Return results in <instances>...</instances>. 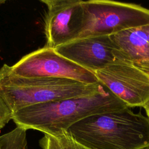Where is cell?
Instances as JSON below:
<instances>
[{
    "instance_id": "cell-15",
    "label": "cell",
    "mask_w": 149,
    "mask_h": 149,
    "mask_svg": "<svg viewBox=\"0 0 149 149\" xmlns=\"http://www.w3.org/2000/svg\"><path fill=\"white\" fill-rule=\"evenodd\" d=\"M144 109H145L146 112V114L147 115V117L149 119V101L147 102L143 107Z\"/></svg>"
},
{
    "instance_id": "cell-16",
    "label": "cell",
    "mask_w": 149,
    "mask_h": 149,
    "mask_svg": "<svg viewBox=\"0 0 149 149\" xmlns=\"http://www.w3.org/2000/svg\"><path fill=\"white\" fill-rule=\"evenodd\" d=\"M5 3V1H4V0H0V5H1V4H3V3Z\"/></svg>"
},
{
    "instance_id": "cell-10",
    "label": "cell",
    "mask_w": 149,
    "mask_h": 149,
    "mask_svg": "<svg viewBox=\"0 0 149 149\" xmlns=\"http://www.w3.org/2000/svg\"><path fill=\"white\" fill-rule=\"evenodd\" d=\"M26 132L25 129L16 126L0 136V149H28Z\"/></svg>"
},
{
    "instance_id": "cell-17",
    "label": "cell",
    "mask_w": 149,
    "mask_h": 149,
    "mask_svg": "<svg viewBox=\"0 0 149 149\" xmlns=\"http://www.w3.org/2000/svg\"><path fill=\"white\" fill-rule=\"evenodd\" d=\"M140 149H149V146H147V147H143Z\"/></svg>"
},
{
    "instance_id": "cell-6",
    "label": "cell",
    "mask_w": 149,
    "mask_h": 149,
    "mask_svg": "<svg viewBox=\"0 0 149 149\" xmlns=\"http://www.w3.org/2000/svg\"><path fill=\"white\" fill-rule=\"evenodd\" d=\"M94 74L128 107H143L149 101V75L132 65L116 59Z\"/></svg>"
},
{
    "instance_id": "cell-8",
    "label": "cell",
    "mask_w": 149,
    "mask_h": 149,
    "mask_svg": "<svg viewBox=\"0 0 149 149\" xmlns=\"http://www.w3.org/2000/svg\"><path fill=\"white\" fill-rule=\"evenodd\" d=\"M116 48L110 36H88L60 45L55 51L60 55L94 73L113 63Z\"/></svg>"
},
{
    "instance_id": "cell-14",
    "label": "cell",
    "mask_w": 149,
    "mask_h": 149,
    "mask_svg": "<svg viewBox=\"0 0 149 149\" xmlns=\"http://www.w3.org/2000/svg\"><path fill=\"white\" fill-rule=\"evenodd\" d=\"M140 31L144 34L147 41L149 42V24L139 27Z\"/></svg>"
},
{
    "instance_id": "cell-5",
    "label": "cell",
    "mask_w": 149,
    "mask_h": 149,
    "mask_svg": "<svg viewBox=\"0 0 149 149\" xmlns=\"http://www.w3.org/2000/svg\"><path fill=\"white\" fill-rule=\"evenodd\" d=\"M10 69L15 74L31 78H61L86 84L100 83L94 73L44 47L22 57Z\"/></svg>"
},
{
    "instance_id": "cell-3",
    "label": "cell",
    "mask_w": 149,
    "mask_h": 149,
    "mask_svg": "<svg viewBox=\"0 0 149 149\" xmlns=\"http://www.w3.org/2000/svg\"><path fill=\"white\" fill-rule=\"evenodd\" d=\"M105 86L61 78H31L18 76L10 66L0 68V94L11 112L38 104L92 95Z\"/></svg>"
},
{
    "instance_id": "cell-11",
    "label": "cell",
    "mask_w": 149,
    "mask_h": 149,
    "mask_svg": "<svg viewBox=\"0 0 149 149\" xmlns=\"http://www.w3.org/2000/svg\"><path fill=\"white\" fill-rule=\"evenodd\" d=\"M39 144L42 149H65L59 135L44 134V136L40 140Z\"/></svg>"
},
{
    "instance_id": "cell-1",
    "label": "cell",
    "mask_w": 149,
    "mask_h": 149,
    "mask_svg": "<svg viewBox=\"0 0 149 149\" xmlns=\"http://www.w3.org/2000/svg\"><path fill=\"white\" fill-rule=\"evenodd\" d=\"M105 86L97 93L31 105L12 113L17 126L53 136L88 116L127 108Z\"/></svg>"
},
{
    "instance_id": "cell-12",
    "label": "cell",
    "mask_w": 149,
    "mask_h": 149,
    "mask_svg": "<svg viewBox=\"0 0 149 149\" xmlns=\"http://www.w3.org/2000/svg\"><path fill=\"white\" fill-rule=\"evenodd\" d=\"M11 119H12V112L0 94V129L3 128Z\"/></svg>"
},
{
    "instance_id": "cell-7",
    "label": "cell",
    "mask_w": 149,
    "mask_h": 149,
    "mask_svg": "<svg viewBox=\"0 0 149 149\" xmlns=\"http://www.w3.org/2000/svg\"><path fill=\"white\" fill-rule=\"evenodd\" d=\"M47 8L45 47L56 48L79 37L82 29L81 0H41Z\"/></svg>"
},
{
    "instance_id": "cell-2",
    "label": "cell",
    "mask_w": 149,
    "mask_h": 149,
    "mask_svg": "<svg viewBox=\"0 0 149 149\" xmlns=\"http://www.w3.org/2000/svg\"><path fill=\"white\" fill-rule=\"evenodd\" d=\"M66 132L88 149H140L149 146V119L127 107L91 115Z\"/></svg>"
},
{
    "instance_id": "cell-4",
    "label": "cell",
    "mask_w": 149,
    "mask_h": 149,
    "mask_svg": "<svg viewBox=\"0 0 149 149\" xmlns=\"http://www.w3.org/2000/svg\"><path fill=\"white\" fill-rule=\"evenodd\" d=\"M83 17L79 38L112 36L149 24V9L139 5L109 0L83 1Z\"/></svg>"
},
{
    "instance_id": "cell-13",
    "label": "cell",
    "mask_w": 149,
    "mask_h": 149,
    "mask_svg": "<svg viewBox=\"0 0 149 149\" xmlns=\"http://www.w3.org/2000/svg\"><path fill=\"white\" fill-rule=\"evenodd\" d=\"M58 135L62 141L65 149H88L76 141L67 132H63Z\"/></svg>"
},
{
    "instance_id": "cell-9",
    "label": "cell",
    "mask_w": 149,
    "mask_h": 149,
    "mask_svg": "<svg viewBox=\"0 0 149 149\" xmlns=\"http://www.w3.org/2000/svg\"><path fill=\"white\" fill-rule=\"evenodd\" d=\"M110 36L116 47L113 52L115 58L149 75V42L139 27Z\"/></svg>"
}]
</instances>
